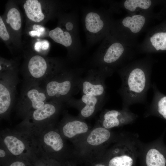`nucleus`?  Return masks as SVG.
Returning a JSON list of instances; mask_svg holds the SVG:
<instances>
[{"mask_svg":"<svg viewBox=\"0 0 166 166\" xmlns=\"http://www.w3.org/2000/svg\"><path fill=\"white\" fill-rule=\"evenodd\" d=\"M106 97H97L83 94L78 100L72 98L66 103L77 108L79 111L78 116L85 120L93 116L102 107Z\"/></svg>","mask_w":166,"mask_h":166,"instance_id":"nucleus-14","label":"nucleus"},{"mask_svg":"<svg viewBox=\"0 0 166 166\" xmlns=\"http://www.w3.org/2000/svg\"><path fill=\"white\" fill-rule=\"evenodd\" d=\"M146 162L147 166H165L166 160L158 150L152 148L146 154Z\"/></svg>","mask_w":166,"mask_h":166,"instance_id":"nucleus-19","label":"nucleus"},{"mask_svg":"<svg viewBox=\"0 0 166 166\" xmlns=\"http://www.w3.org/2000/svg\"><path fill=\"white\" fill-rule=\"evenodd\" d=\"M107 77L100 69L89 70L84 77H81L79 88L83 94L97 97H105V81Z\"/></svg>","mask_w":166,"mask_h":166,"instance_id":"nucleus-13","label":"nucleus"},{"mask_svg":"<svg viewBox=\"0 0 166 166\" xmlns=\"http://www.w3.org/2000/svg\"><path fill=\"white\" fill-rule=\"evenodd\" d=\"M118 73L121 83L117 93L121 97L123 109H127L134 104L146 102L152 85L150 71L137 66L121 69Z\"/></svg>","mask_w":166,"mask_h":166,"instance_id":"nucleus-1","label":"nucleus"},{"mask_svg":"<svg viewBox=\"0 0 166 166\" xmlns=\"http://www.w3.org/2000/svg\"><path fill=\"white\" fill-rule=\"evenodd\" d=\"M6 22L10 24L14 30H18L21 28L22 22L20 14L15 8H12L8 11Z\"/></svg>","mask_w":166,"mask_h":166,"instance_id":"nucleus-20","label":"nucleus"},{"mask_svg":"<svg viewBox=\"0 0 166 166\" xmlns=\"http://www.w3.org/2000/svg\"><path fill=\"white\" fill-rule=\"evenodd\" d=\"M84 71L83 68L63 69L42 84L49 101L67 102L73 98L76 90L79 89Z\"/></svg>","mask_w":166,"mask_h":166,"instance_id":"nucleus-2","label":"nucleus"},{"mask_svg":"<svg viewBox=\"0 0 166 166\" xmlns=\"http://www.w3.org/2000/svg\"><path fill=\"white\" fill-rule=\"evenodd\" d=\"M26 159L21 158L14 157L13 161L10 163L8 166H27L25 162Z\"/></svg>","mask_w":166,"mask_h":166,"instance_id":"nucleus-26","label":"nucleus"},{"mask_svg":"<svg viewBox=\"0 0 166 166\" xmlns=\"http://www.w3.org/2000/svg\"><path fill=\"white\" fill-rule=\"evenodd\" d=\"M63 69L57 61H49L40 55H34L28 60L26 69L23 75L24 84L41 85Z\"/></svg>","mask_w":166,"mask_h":166,"instance_id":"nucleus-7","label":"nucleus"},{"mask_svg":"<svg viewBox=\"0 0 166 166\" xmlns=\"http://www.w3.org/2000/svg\"><path fill=\"white\" fill-rule=\"evenodd\" d=\"M152 4L150 0H127L124 3L125 8L131 11H134L137 7L143 9L149 8Z\"/></svg>","mask_w":166,"mask_h":166,"instance_id":"nucleus-23","label":"nucleus"},{"mask_svg":"<svg viewBox=\"0 0 166 166\" xmlns=\"http://www.w3.org/2000/svg\"><path fill=\"white\" fill-rule=\"evenodd\" d=\"M63 103L50 100L32 112L16 126V129L35 137L43 131L56 125Z\"/></svg>","mask_w":166,"mask_h":166,"instance_id":"nucleus-3","label":"nucleus"},{"mask_svg":"<svg viewBox=\"0 0 166 166\" xmlns=\"http://www.w3.org/2000/svg\"><path fill=\"white\" fill-rule=\"evenodd\" d=\"M117 155L110 159L108 166H132L133 160L130 156L125 154Z\"/></svg>","mask_w":166,"mask_h":166,"instance_id":"nucleus-21","label":"nucleus"},{"mask_svg":"<svg viewBox=\"0 0 166 166\" xmlns=\"http://www.w3.org/2000/svg\"><path fill=\"white\" fill-rule=\"evenodd\" d=\"M27 17L32 21L39 22L44 19L40 3L37 0H27L23 5Z\"/></svg>","mask_w":166,"mask_h":166,"instance_id":"nucleus-16","label":"nucleus"},{"mask_svg":"<svg viewBox=\"0 0 166 166\" xmlns=\"http://www.w3.org/2000/svg\"><path fill=\"white\" fill-rule=\"evenodd\" d=\"M0 37L4 41H7L10 38L9 34L1 16L0 17Z\"/></svg>","mask_w":166,"mask_h":166,"instance_id":"nucleus-25","label":"nucleus"},{"mask_svg":"<svg viewBox=\"0 0 166 166\" xmlns=\"http://www.w3.org/2000/svg\"><path fill=\"white\" fill-rule=\"evenodd\" d=\"M41 49L43 50H45L48 49L49 46V43L46 40L41 41Z\"/></svg>","mask_w":166,"mask_h":166,"instance_id":"nucleus-28","label":"nucleus"},{"mask_svg":"<svg viewBox=\"0 0 166 166\" xmlns=\"http://www.w3.org/2000/svg\"><path fill=\"white\" fill-rule=\"evenodd\" d=\"M18 77L16 70L0 73V117L6 119L15 101Z\"/></svg>","mask_w":166,"mask_h":166,"instance_id":"nucleus-11","label":"nucleus"},{"mask_svg":"<svg viewBox=\"0 0 166 166\" xmlns=\"http://www.w3.org/2000/svg\"><path fill=\"white\" fill-rule=\"evenodd\" d=\"M124 51L123 45L118 42H109L106 38L99 46L94 55L92 63L101 69L107 77L112 75L114 67L120 60Z\"/></svg>","mask_w":166,"mask_h":166,"instance_id":"nucleus-8","label":"nucleus"},{"mask_svg":"<svg viewBox=\"0 0 166 166\" xmlns=\"http://www.w3.org/2000/svg\"><path fill=\"white\" fill-rule=\"evenodd\" d=\"M49 101L47 94L41 85L24 84L16 106V113L23 119Z\"/></svg>","mask_w":166,"mask_h":166,"instance_id":"nucleus-10","label":"nucleus"},{"mask_svg":"<svg viewBox=\"0 0 166 166\" xmlns=\"http://www.w3.org/2000/svg\"><path fill=\"white\" fill-rule=\"evenodd\" d=\"M145 18L140 15H134L131 17L128 16L124 18L122 23L125 27L128 28L133 33L139 32L145 22Z\"/></svg>","mask_w":166,"mask_h":166,"instance_id":"nucleus-18","label":"nucleus"},{"mask_svg":"<svg viewBox=\"0 0 166 166\" xmlns=\"http://www.w3.org/2000/svg\"><path fill=\"white\" fill-rule=\"evenodd\" d=\"M40 166V165H38V166Z\"/></svg>","mask_w":166,"mask_h":166,"instance_id":"nucleus-32","label":"nucleus"},{"mask_svg":"<svg viewBox=\"0 0 166 166\" xmlns=\"http://www.w3.org/2000/svg\"><path fill=\"white\" fill-rule=\"evenodd\" d=\"M32 27L34 30L39 32L42 34L44 33L45 31V28L40 25L34 24L33 26Z\"/></svg>","mask_w":166,"mask_h":166,"instance_id":"nucleus-27","label":"nucleus"},{"mask_svg":"<svg viewBox=\"0 0 166 166\" xmlns=\"http://www.w3.org/2000/svg\"><path fill=\"white\" fill-rule=\"evenodd\" d=\"M154 96L151 105V108H156L158 113L166 119V96L160 94L155 84H152Z\"/></svg>","mask_w":166,"mask_h":166,"instance_id":"nucleus-17","label":"nucleus"},{"mask_svg":"<svg viewBox=\"0 0 166 166\" xmlns=\"http://www.w3.org/2000/svg\"><path fill=\"white\" fill-rule=\"evenodd\" d=\"M94 166H106L102 164L98 163L95 165Z\"/></svg>","mask_w":166,"mask_h":166,"instance_id":"nucleus-31","label":"nucleus"},{"mask_svg":"<svg viewBox=\"0 0 166 166\" xmlns=\"http://www.w3.org/2000/svg\"><path fill=\"white\" fill-rule=\"evenodd\" d=\"M112 136L109 130L97 121L85 136L73 144V152L87 158L101 157L105 152V147Z\"/></svg>","mask_w":166,"mask_h":166,"instance_id":"nucleus-5","label":"nucleus"},{"mask_svg":"<svg viewBox=\"0 0 166 166\" xmlns=\"http://www.w3.org/2000/svg\"><path fill=\"white\" fill-rule=\"evenodd\" d=\"M0 140V143L14 157L34 160L39 155L34 137L25 132L6 128L1 132Z\"/></svg>","mask_w":166,"mask_h":166,"instance_id":"nucleus-4","label":"nucleus"},{"mask_svg":"<svg viewBox=\"0 0 166 166\" xmlns=\"http://www.w3.org/2000/svg\"><path fill=\"white\" fill-rule=\"evenodd\" d=\"M64 137L73 144L83 137L91 128L85 120L65 114L57 127Z\"/></svg>","mask_w":166,"mask_h":166,"instance_id":"nucleus-12","label":"nucleus"},{"mask_svg":"<svg viewBox=\"0 0 166 166\" xmlns=\"http://www.w3.org/2000/svg\"><path fill=\"white\" fill-rule=\"evenodd\" d=\"M63 23L65 30L74 35L79 37L77 16L75 14L69 15Z\"/></svg>","mask_w":166,"mask_h":166,"instance_id":"nucleus-22","label":"nucleus"},{"mask_svg":"<svg viewBox=\"0 0 166 166\" xmlns=\"http://www.w3.org/2000/svg\"><path fill=\"white\" fill-rule=\"evenodd\" d=\"M135 116L127 109L121 110L106 109L102 112L97 121L102 127L108 129L119 126L131 121Z\"/></svg>","mask_w":166,"mask_h":166,"instance_id":"nucleus-15","label":"nucleus"},{"mask_svg":"<svg viewBox=\"0 0 166 166\" xmlns=\"http://www.w3.org/2000/svg\"><path fill=\"white\" fill-rule=\"evenodd\" d=\"M34 137L38 155L42 158L59 159L72 152L66 144V140L55 126L46 128Z\"/></svg>","mask_w":166,"mask_h":166,"instance_id":"nucleus-6","label":"nucleus"},{"mask_svg":"<svg viewBox=\"0 0 166 166\" xmlns=\"http://www.w3.org/2000/svg\"><path fill=\"white\" fill-rule=\"evenodd\" d=\"M151 37L153 39L152 44L156 50H166V32L157 33Z\"/></svg>","mask_w":166,"mask_h":166,"instance_id":"nucleus-24","label":"nucleus"},{"mask_svg":"<svg viewBox=\"0 0 166 166\" xmlns=\"http://www.w3.org/2000/svg\"><path fill=\"white\" fill-rule=\"evenodd\" d=\"M107 21L105 14L101 9L87 7L84 9L82 22L88 47L101 41L106 36Z\"/></svg>","mask_w":166,"mask_h":166,"instance_id":"nucleus-9","label":"nucleus"},{"mask_svg":"<svg viewBox=\"0 0 166 166\" xmlns=\"http://www.w3.org/2000/svg\"><path fill=\"white\" fill-rule=\"evenodd\" d=\"M29 34L30 36L32 37L36 36L39 37L42 35L41 33L34 30L29 31Z\"/></svg>","mask_w":166,"mask_h":166,"instance_id":"nucleus-29","label":"nucleus"},{"mask_svg":"<svg viewBox=\"0 0 166 166\" xmlns=\"http://www.w3.org/2000/svg\"><path fill=\"white\" fill-rule=\"evenodd\" d=\"M41 42L38 41L35 43L34 45V49L36 51L38 52L40 51L41 49Z\"/></svg>","mask_w":166,"mask_h":166,"instance_id":"nucleus-30","label":"nucleus"}]
</instances>
